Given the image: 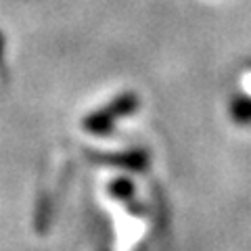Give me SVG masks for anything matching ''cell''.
I'll return each mask as SVG.
<instances>
[{
    "label": "cell",
    "instance_id": "cell-4",
    "mask_svg": "<svg viewBox=\"0 0 251 251\" xmlns=\"http://www.w3.org/2000/svg\"><path fill=\"white\" fill-rule=\"evenodd\" d=\"M2 49H4V36L0 34V57H2Z\"/></svg>",
    "mask_w": 251,
    "mask_h": 251
},
{
    "label": "cell",
    "instance_id": "cell-3",
    "mask_svg": "<svg viewBox=\"0 0 251 251\" xmlns=\"http://www.w3.org/2000/svg\"><path fill=\"white\" fill-rule=\"evenodd\" d=\"M111 193L117 195V197H128L132 193V184L126 182V180H120V182H113L111 184Z\"/></svg>",
    "mask_w": 251,
    "mask_h": 251
},
{
    "label": "cell",
    "instance_id": "cell-2",
    "mask_svg": "<svg viewBox=\"0 0 251 251\" xmlns=\"http://www.w3.org/2000/svg\"><path fill=\"white\" fill-rule=\"evenodd\" d=\"M230 115L234 122L239 124H249L251 122V99L241 97L230 105Z\"/></svg>",
    "mask_w": 251,
    "mask_h": 251
},
{
    "label": "cell",
    "instance_id": "cell-1",
    "mask_svg": "<svg viewBox=\"0 0 251 251\" xmlns=\"http://www.w3.org/2000/svg\"><path fill=\"white\" fill-rule=\"evenodd\" d=\"M138 109V97L132 92H126L115 97L111 103L97 109L94 113H90L84 120V128L92 132V134H107L109 130L115 126V122H120L122 117L130 115L132 111Z\"/></svg>",
    "mask_w": 251,
    "mask_h": 251
}]
</instances>
